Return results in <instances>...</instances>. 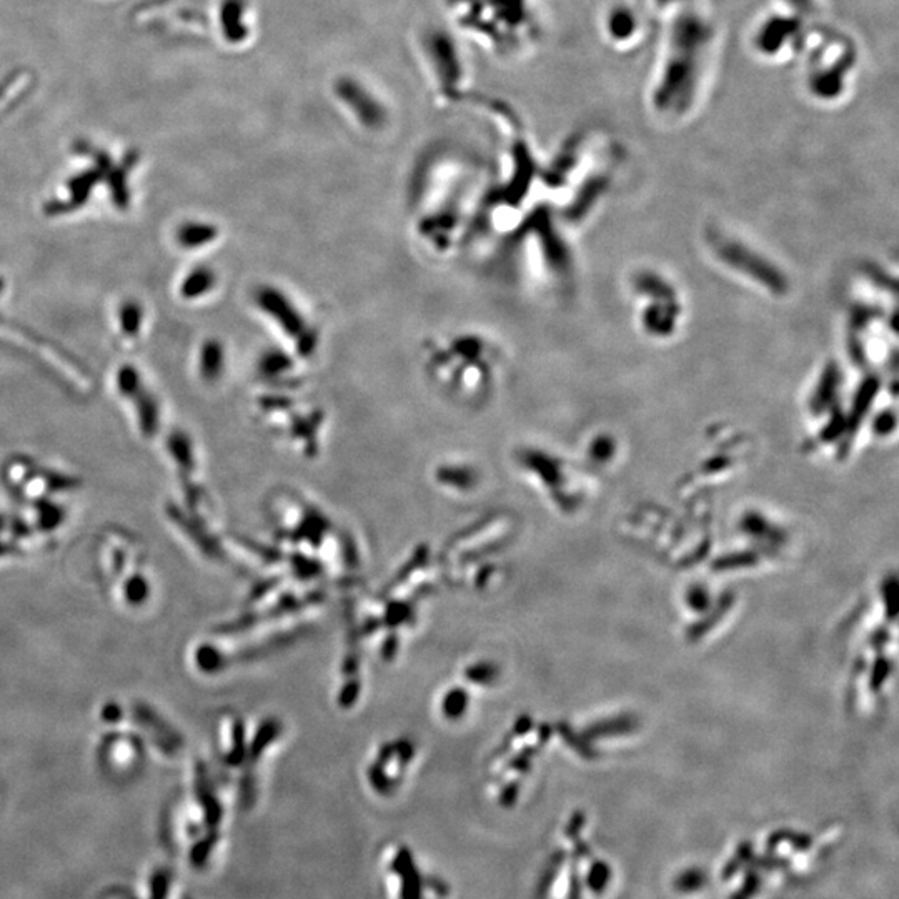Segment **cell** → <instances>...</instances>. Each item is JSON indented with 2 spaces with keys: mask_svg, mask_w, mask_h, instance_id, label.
<instances>
[{
  "mask_svg": "<svg viewBox=\"0 0 899 899\" xmlns=\"http://www.w3.org/2000/svg\"><path fill=\"white\" fill-rule=\"evenodd\" d=\"M497 348L487 335L462 332L435 340L425 350L428 377L458 402H483L497 380Z\"/></svg>",
  "mask_w": 899,
  "mask_h": 899,
  "instance_id": "obj_1",
  "label": "cell"
},
{
  "mask_svg": "<svg viewBox=\"0 0 899 899\" xmlns=\"http://www.w3.org/2000/svg\"><path fill=\"white\" fill-rule=\"evenodd\" d=\"M260 315L274 328L282 345L303 363L315 360L322 345V333L313 317L292 292L277 284H262L252 295Z\"/></svg>",
  "mask_w": 899,
  "mask_h": 899,
  "instance_id": "obj_2",
  "label": "cell"
},
{
  "mask_svg": "<svg viewBox=\"0 0 899 899\" xmlns=\"http://www.w3.org/2000/svg\"><path fill=\"white\" fill-rule=\"evenodd\" d=\"M294 392L272 388V392L259 397L257 407L277 432L300 452L312 457L327 427V413L317 403L303 402L302 398L295 397Z\"/></svg>",
  "mask_w": 899,
  "mask_h": 899,
  "instance_id": "obj_3",
  "label": "cell"
},
{
  "mask_svg": "<svg viewBox=\"0 0 899 899\" xmlns=\"http://www.w3.org/2000/svg\"><path fill=\"white\" fill-rule=\"evenodd\" d=\"M305 367L307 363H303L287 348L277 345L262 352L255 368L267 387L297 390L302 385Z\"/></svg>",
  "mask_w": 899,
  "mask_h": 899,
  "instance_id": "obj_4",
  "label": "cell"
},
{
  "mask_svg": "<svg viewBox=\"0 0 899 899\" xmlns=\"http://www.w3.org/2000/svg\"><path fill=\"white\" fill-rule=\"evenodd\" d=\"M219 229L207 222H185L177 230V242L184 249H200L212 244L219 237Z\"/></svg>",
  "mask_w": 899,
  "mask_h": 899,
  "instance_id": "obj_5",
  "label": "cell"
},
{
  "mask_svg": "<svg viewBox=\"0 0 899 899\" xmlns=\"http://www.w3.org/2000/svg\"><path fill=\"white\" fill-rule=\"evenodd\" d=\"M225 368L224 345L219 340H207L200 350V375L205 382H217Z\"/></svg>",
  "mask_w": 899,
  "mask_h": 899,
  "instance_id": "obj_6",
  "label": "cell"
},
{
  "mask_svg": "<svg viewBox=\"0 0 899 899\" xmlns=\"http://www.w3.org/2000/svg\"><path fill=\"white\" fill-rule=\"evenodd\" d=\"M217 285V274L210 267L200 265L192 270L180 287V294L187 300L202 299L210 294Z\"/></svg>",
  "mask_w": 899,
  "mask_h": 899,
  "instance_id": "obj_7",
  "label": "cell"
},
{
  "mask_svg": "<svg viewBox=\"0 0 899 899\" xmlns=\"http://www.w3.org/2000/svg\"><path fill=\"white\" fill-rule=\"evenodd\" d=\"M137 412H139V423L142 432L147 437H152L159 430V407L155 398L149 393L140 392L137 395Z\"/></svg>",
  "mask_w": 899,
  "mask_h": 899,
  "instance_id": "obj_8",
  "label": "cell"
},
{
  "mask_svg": "<svg viewBox=\"0 0 899 899\" xmlns=\"http://www.w3.org/2000/svg\"><path fill=\"white\" fill-rule=\"evenodd\" d=\"M144 310L137 302H125L120 308V327L127 337H137L142 327Z\"/></svg>",
  "mask_w": 899,
  "mask_h": 899,
  "instance_id": "obj_9",
  "label": "cell"
},
{
  "mask_svg": "<svg viewBox=\"0 0 899 899\" xmlns=\"http://www.w3.org/2000/svg\"><path fill=\"white\" fill-rule=\"evenodd\" d=\"M117 383H119L120 393L124 397H137L142 392V380H140L137 368L132 365H124L120 368Z\"/></svg>",
  "mask_w": 899,
  "mask_h": 899,
  "instance_id": "obj_10",
  "label": "cell"
},
{
  "mask_svg": "<svg viewBox=\"0 0 899 899\" xmlns=\"http://www.w3.org/2000/svg\"><path fill=\"white\" fill-rule=\"evenodd\" d=\"M110 192H112L114 204L119 209H127L129 207V190H127V184H125V175L120 170H115V172L110 174Z\"/></svg>",
  "mask_w": 899,
  "mask_h": 899,
  "instance_id": "obj_11",
  "label": "cell"
},
{
  "mask_svg": "<svg viewBox=\"0 0 899 899\" xmlns=\"http://www.w3.org/2000/svg\"><path fill=\"white\" fill-rule=\"evenodd\" d=\"M169 448L172 455H174L180 463H185V465H189L190 460H192V447H190V440L185 433L175 432L170 435L169 438Z\"/></svg>",
  "mask_w": 899,
  "mask_h": 899,
  "instance_id": "obj_12",
  "label": "cell"
},
{
  "mask_svg": "<svg viewBox=\"0 0 899 899\" xmlns=\"http://www.w3.org/2000/svg\"><path fill=\"white\" fill-rule=\"evenodd\" d=\"M169 888V876L162 875L157 876L154 881V898L162 899L164 898V893Z\"/></svg>",
  "mask_w": 899,
  "mask_h": 899,
  "instance_id": "obj_13",
  "label": "cell"
},
{
  "mask_svg": "<svg viewBox=\"0 0 899 899\" xmlns=\"http://www.w3.org/2000/svg\"><path fill=\"white\" fill-rule=\"evenodd\" d=\"M2 289H4V282H2V279H0V290Z\"/></svg>",
  "mask_w": 899,
  "mask_h": 899,
  "instance_id": "obj_14",
  "label": "cell"
}]
</instances>
